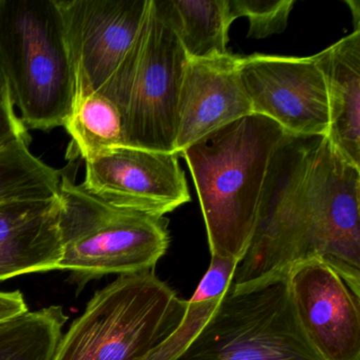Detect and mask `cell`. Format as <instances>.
I'll return each mask as SVG.
<instances>
[{"mask_svg":"<svg viewBox=\"0 0 360 360\" xmlns=\"http://www.w3.org/2000/svg\"><path fill=\"white\" fill-rule=\"evenodd\" d=\"M320 259L360 296V168L326 136L286 134L271 159L256 229L231 288L288 277Z\"/></svg>","mask_w":360,"mask_h":360,"instance_id":"1","label":"cell"},{"mask_svg":"<svg viewBox=\"0 0 360 360\" xmlns=\"http://www.w3.org/2000/svg\"><path fill=\"white\" fill-rule=\"evenodd\" d=\"M286 134L276 122L252 113L181 153L193 174L212 257L240 262L245 256L267 172Z\"/></svg>","mask_w":360,"mask_h":360,"instance_id":"2","label":"cell"},{"mask_svg":"<svg viewBox=\"0 0 360 360\" xmlns=\"http://www.w3.org/2000/svg\"><path fill=\"white\" fill-rule=\"evenodd\" d=\"M0 67L27 129L64 127L75 65L58 0H0Z\"/></svg>","mask_w":360,"mask_h":360,"instance_id":"3","label":"cell"},{"mask_svg":"<svg viewBox=\"0 0 360 360\" xmlns=\"http://www.w3.org/2000/svg\"><path fill=\"white\" fill-rule=\"evenodd\" d=\"M63 257L58 269L71 273L81 292L111 274L155 269L167 252L164 217L119 207L62 174L60 187Z\"/></svg>","mask_w":360,"mask_h":360,"instance_id":"4","label":"cell"},{"mask_svg":"<svg viewBox=\"0 0 360 360\" xmlns=\"http://www.w3.org/2000/svg\"><path fill=\"white\" fill-rule=\"evenodd\" d=\"M186 303L155 269L119 276L90 299L52 360H144L180 323Z\"/></svg>","mask_w":360,"mask_h":360,"instance_id":"5","label":"cell"},{"mask_svg":"<svg viewBox=\"0 0 360 360\" xmlns=\"http://www.w3.org/2000/svg\"><path fill=\"white\" fill-rule=\"evenodd\" d=\"M184 49L149 3L136 41L102 96L119 109L126 146L174 153Z\"/></svg>","mask_w":360,"mask_h":360,"instance_id":"6","label":"cell"},{"mask_svg":"<svg viewBox=\"0 0 360 360\" xmlns=\"http://www.w3.org/2000/svg\"><path fill=\"white\" fill-rule=\"evenodd\" d=\"M176 360H321L295 315L288 277L231 288Z\"/></svg>","mask_w":360,"mask_h":360,"instance_id":"7","label":"cell"},{"mask_svg":"<svg viewBox=\"0 0 360 360\" xmlns=\"http://www.w3.org/2000/svg\"><path fill=\"white\" fill-rule=\"evenodd\" d=\"M240 75L252 112L294 136H328V92L313 56L254 54L240 58Z\"/></svg>","mask_w":360,"mask_h":360,"instance_id":"8","label":"cell"},{"mask_svg":"<svg viewBox=\"0 0 360 360\" xmlns=\"http://www.w3.org/2000/svg\"><path fill=\"white\" fill-rule=\"evenodd\" d=\"M179 157L122 145L86 162L82 185L113 205L164 217L191 201Z\"/></svg>","mask_w":360,"mask_h":360,"instance_id":"9","label":"cell"},{"mask_svg":"<svg viewBox=\"0 0 360 360\" xmlns=\"http://www.w3.org/2000/svg\"><path fill=\"white\" fill-rule=\"evenodd\" d=\"M150 0H58L75 79L104 94L136 41Z\"/></svg>","mask_w":360,"mask_h":360,"instance_id":"10","label":"cell"},{"mask_svg":"<svg viewBox=\"0 0 360 360\" xmlns=\"http://www.w3.org/2000/svg\"><path fill=\"white\" fill-rule=\"evenodd\" d=\"M295 315L321 360H360V296L333 269L311 259L288 275Z\"/></svg>","mask_w":360,"mask_h":360,"instance_id":"11","label":"cell"},{"mask_svg":"<svg viewBox=\"0 0 360 360\" xmlns=\"http://www.w3.org/2000/svg\"><path fill=\"white\" fill-rule=\"evenodd\" d=\"M240 56L188 58L179 94L174 153L210 132L252 115L240 75Z\"/></svg>","mask_w":360,"mask_h":360,"instance_id":"12","label":"cell"},{"mask_svg":"<svg viewBox=\"0 0 360 360\" xmlns=\"http://www.w3.org/2000/svg\"><path fill=\"white\" fill-rule=\"evenodd\" d=\"M60 198L0 202V281L58 269Z\"/></svg>","mask_w":360,"mask_h":360,"instance_id":"13","label":"cell"},{"mask_svg":"<svg viewBox=\"0 0 360 360\" xmlns=\"http://www.w3.org/2000/svg\"><path fill=\"white\" fill-rule=\"evenodd\" d=\"M328 92V139L337 153L360 168V31L313 56Z\"/></svg>","mask_w":360,"mask_h":360,"instance_id":"14","label":"cell"},{"mask_svg":"<svg viewBox=\"0 0 360 360\" xmlns=\"http://www.w3.org/2000/svg\"><path fill=\"white\" fill-rule=\"evenodd\" d=\"M160 18L172 29L188 58L227 53L233 20L229 0H153Z\"/></svg>","mask_w":360,"mask_h":360,"instance_id":"15","label":"cell"},{"mask_svg":"<svg viewBox=\"0 0 360 360\" xmlns=\"http://www.w3.org/2000/svg\"><path fill=\"white\" fill-rule=\"evenodd\" d=\"M238 263L212 257L210 269L193 296L187 300L180 323L144 360H176L184 353L212 319L231 288Z\"/></svg>","mask_w":360,"mask_h":360,"instance_id":"16","label":"cell"},{"mask_svg":"<svg viewBox=\"0 0 360 360\" xmlns=\"http://www.w3.org/2000/svg\"><path fill=\"white\" fill-rule=\"evenodd\" d=\"M84 161L125 145L119 109L106 96L75 79V100L64 126Z\"/></svg>","mask_w":360,"mask_h":360,"instance_id":"17","label":"cell"},{"mask_svg":"<svg viewBox=\"0 0 360 360\" xmlns=\"http://www.w3.org/2000/svg\"><path fill=\"white\" fill-rule=\"evenodd\" d=\"M67 320L60 305L0 320V360H52Z\"/></svg>","mask_w":360,"mask_h":360,"instance_id":"18","label":"cell"},{"mask_svg":"<svg viewBox=\"0 0 360 360\" xmlns=\"http://www.w3.org/2000/svg\"><path fill=\"white\" fill-rule=\"evenodd\" d=\"M29 141L0 149V202L60 195L62 172L35 157Z\"/></svg>","mask_w":360,"mask_h":360,"instance_id":"19","label":"cell"},{"mask_svg":"<svg viewBox=\"0 0 360 360\" xmlns=\"http://www.w3.org/2000/svg\"><path fill=\"white\" fill-rule=\"evenodd\" d=\"M295 0H229L233 22L248 18L250 39H265L284 32Z\"/></svg>","mask_w":360,"mask_h":360,"instance_id":"20","label":"cell"},{"mask_svg":"<svg viewBox=\"0 0 360 360\" xmlns=\"http://www.w3.org/2000/svg\"><path fill=\"white\" fill-rule=\"evenodd\" d=\"M18 141H29L28 129L16 115L15 105L7 79L0 67V149Z\"/></svg>","mask_w":360,"mask_h":360,"instance_id":"21","label":"cell"},{"mask_svg":"<svg viewBox=\"0 0 360 360\" xmlns=\"http://www.w3.org/2000/svg\"><path fill=\"white\" fill-rule=\"evenodd\" d=\"M27 311H29L28 304L24 295L20 290H0V320L22 315Z\"/></svg>","mask_w":360,"mask_h":360,"instance_id":"22","label":"cell"},{"mask_svg":"<svg viewBox=\"0 0 360 360\" xmlns=\"http://www.w3.org/2000/svg\"><path fill=\"white\" fill-rule=\"evenodd\" d=\"M349 7L351 8L352 14H353L354 25H355V30L360 31V4L357 0H352L347 1Z\"/></svg>","mask_w":360,"mask_h":360,"instance_id":"23","label":"cell"}]
</instances>
